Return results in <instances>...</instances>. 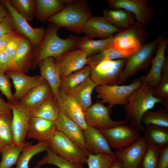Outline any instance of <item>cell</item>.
Wrapping results in <instances>:
<instances>
[{
	"label": "cell",
	"instance_id": "33",
	"mask_svg": "<svg viewBox=\"0 0 168 168\" xmlns=\"http://www.w3.org/2000/svg\"><path fill=\"white\" fill-rule=\"evenodd\" d=\"M91 68L87 65L82 69L61 78L59 90L66 92L72 89L90 77Z\"/></svg>",
	"mask_w": 168,
	"mask_h": 168
},
{
	"label": "cell",
	"instance_id": "15",
	"mask_svg": "<svg viewBox=\"0 0 168 168\" xmlns=\"http://www.w3.org/2000/svg\"><path fill=\"white\" fill-rule=\"evenodd\" d=\"M11 105L14 143L23 146L26 142V134L32 111L18 102Z\"/></svg>",
	"mask_w": 168,
	"mask_h": 168
},
{
	"label": "cell",
	"instance_id": "45",
	"mask_svg": "<svg viewBox=\"0 0 168 168\" xmlns=\"http://www.w3.org/2000/svg\"><path fill=\"white\" fill-rule=\"evenodd\" d=\"M14 21L9 12L0 21V37L15 32Z\"/></svg>",
	"mask_w": 168,
	"mask_h": 168
},
{
	"label": "cell",
	"instance_id": "8",
	"mask_svg": "<svg viewBox=\"0 0 168 168\" xmlns=\"http://www.w3.org/2000/svg\"><path fill=\"white\" fill-rule=\"evenodd\" d=\"M83 111L87 126L98 129L112 128L128 123L126 118L119 121L113 120L110 117L112 112L111 108L105 105L100 100H97Z\"/></svg>",
	"mask_w": 168,
	"mask_h": 168
},
{
	"label": "cell",
	"instance_id": "54",
	"mask_svg": "<svg viewBox=\"0 0 168 168\" xmlns=\"http://www.w3.org/2000/svg\"><path fill=\"white\" fill-rule=\"evenodd\" d=\"M138 168H139V167H138Z\"/></svg>",
	"mask_w": 168,
	"mask_h": 168
},
{
	"label": "cell",
	"instance_id": "31",
	"mask_svg": "<svg viewBox=\"0 0 168 168\" xmlns=\"http://www.w3.org/2000/svg\"><path fill=\"white\" fill-rule=\"evenodd\" d=\"M60 111L57 99L52 94L39 107L32 111L31 116L55 122L58 117Z\"/></svg>",
	"mask_w": 168,
	"mask_h": 168
},
{
	"label": "cell",
	"instance_id": "48",
	"mask_svg": "<svg viewBox=\"0 0 168 168\" xmlns=\"http://www.w3.org/2000/svg\"><path fill=\"white\" fill-rule=\"evenodd\" d=\"M16 32L0 37V51L5 49L9 40Z\"/></svg>",
	"mask_w": 168,
	"mask_h": 168
},
{
	"label": "cell",
	"instance_id": "1",
	"mask_svg": "<svg viewBox=\"0 0 168 168\" xmlns=\"http://www.w3.org/2000/svg\"><path fill=\"white\" fill-rule=\"evenodd\" d=\"M59 29L55 24L49 23L41 42L32 51L31 69L37 68L46 58L53 57L56 59L67 52L79 49L80 38L73 35L66 39L60 38L58 35Z\"/></svg>",
	"mask_w": 168,
	"mask_h": 168
},
{
	"label": "cell",
	"instance_id": "20",
	"mask_svg": "<svg viewBox=\"0 0 168 168\" xmlns=\"http://www.w3.org/2000/svg\"><path fill=\"white\" fill-rule=\"evenodd\" d=\"M12 80L15 91L13 96L17 103L24 97L42 80L40 75L30 76L20 72H7Z\"/></svg>",
	"mask_w": 168,
	"mask_h": 168
},
{
	"label": "cell",
	"instance_id": "42",
	"mask_svg": "<svg viewBox=\"0 0 168 168\" xmlns=\"http://www.w3.org/2000/svg\"><path fill=\"white\" fill-rule=\"evenodd\" d=\"M116 159L115 156L105 153L96 155L89 154L86 164L88 168H109Z\"/></svg>",
	"mask_w": 168,
	"mask_h": 168
},
{
	"label": "cell",
	"instance_id": "23",
	"mask_svg": "<svg viewBox=\"0 0 168 168\" xmlns=\"http://www.w3.org/2000/svg\"><path fill=\"white\" fill-rule=\"evenodd\" d=\"M52 94L50 86L43 78L38 85L18 102L32 111Z\"/></svg>",
	"mask_w": 168,
	"mask_h": 168
},
{
	"label": "cell",
	"instance_id": "18",
	"mask_svg": "<svg viewBox=\"0 0 168 168\" xmlns=\"http://www.w3.org/2000/svg\"><path fill=\"white\" fill-rule=\"evenodd\" d=\"M56 131L55 122L31 116L26 138L36 139L39 142H49L53 138Z\"/></svg>",
	"mask_w": 168,
	"mask_h": 168
},
{
	"label": "cell",
	"instance_id": "19",
	"mask_svg": "<svg viewBox=\"0 0 168 168\" xmlns=\"http://www.w3.org/2000/svg\"><path fill=\"white\" fill-rule=\"evenodd\" d=\"M57 100L60 110L62 113L77 123L83 130L87 128L83 111L72 96L66 92L59 90Z\"/></svg>",
	"mask_w": 168,
	"mask_h": 168
},
{
	"label": "cell",
	"instance_id": "24",
	"mask_svg": "<svg viewBox=\"0 0 168 168\" xmlns=\"http://www.w3.org/2000/svg\"><path fill=\"white\" fill-rule=\"evenodd\" d=\"M40 76L50 86L54 97L57 99L59 90L61 77L56 66L55 59L49 57L44 59L38 65Z\"/></svg>",
	"mask_w": 168,
	"mask_h": 168
},
{
	"label": "cell",
	"instance_id": "29",
	"mask_svg": "<svg viewBox=\"0 0 168 168\" xmlns=\"http://www.w3.org/2000/svg\"><path fill=\"white\" fill-rule=\"evenodd\" d=\"M33 50L30 41L23 37L19 44L15 58V64L18 72L25 73L31 69Z\"/></svg>",
	"mask_w": 168,
	"mask_h": 168
},
{
	"label": "cell",
	"instance_id": "22",
	"mask_svg": "<svg viewBox=\"0 0 168 168\" xmlns=\"http://www.w3.org/2000/svg\"><path fill=\"white\" fill-rule=\"evenodd\" d=\"M83 132L89 154L105 153L114 156V152L112 151L107 139L99 129L88 126Z\"/></svg>",
	"mask_w": 168,
	"mask_h": 168
},
{
	"label": "cell",
	"instance_id": "26",
	"mask_svg": "<svg viewBox=\"0 0 168 168\" xmlns=\"http://www.w3.org/2000/svg\"><path fill=\"white\" fill-rule=\"evenodd\" d=\"M96 86L89 77L78 86L66 92L75 99L84 111L92 104V93Z\"/></svg>",
	"mask_w": 168,
	"mask_h": 168
},
{
	"label": "cell",
	"instance_id": "39",
	"mask_svg": "<svg viewBox=\"0 0 168 168\" xmlns=\"http://www.w3.org/2000/svg\"><path fill=\"white\" fill-rule=\"evenodd\" d=\"M14 9L28 21L35 16L36 0H8Z\"/></svg>",
	"mask_w": 168,
	"mask_h": 168
},
{
	"label": "cell",
	"instance_id": "40",
	"mask_svg": "<svg viewBox=\"0 0 168 168\" xmlns=\"http://www.w3.org/2000/svg\"><path fill=\"white\" fill-rule=\"evenodd\" d=\"M23 37L16 32L11 38L7 45L5 50L8 58L7 72H18L15 64V58L19 44Z\"/></svg>",
	"mask_w": 168,
	"mask_h": 168
},
{
	"label": "cell",
	"instance_id": "55",
	"mask_svg": "<svg viewBox=\"0 0 168 168\" xmlns=\"http://www.w3.org/2000/svg\"></svg>",
	"mask_w": 168,
	"mask_h": 168
},
{
	"label": "cell",
	"instance_id": "51",
	"mask_svg": "<svg viewBox=\"0 0 168 168\" xmlns=\"http://www.w3.org/2000/svg\"><path fill=\"white\" fill-rule=\"evenodd\" d=\"M7 13L8 12L0 3V20L3 19Z\"/></svg>",
	"mask_w": 168,
	"mask_h": 168
},
{
	"label": "cell",
	"instance_id": "7",
	"mask_svg": "<svg viewBox=\"0 0 168 168\" xmlns=\"http://www.w3.org/2000/svg\"><path fill=\"white\" fill-rule=\"evenodd\" d=\"M126 58L102 62L91 68L90 77L96 86L117 85Z\"/></svg>",
	"mask_w": 168,
	"mask_h": 168
},
{
	"label": "cell",
	"instance_id": "16",
	"mask_svg": "<svg viewBox=\"0 0 168 168\" xmlns=\"http://www.w3.org/2000/svg\"><path fill=\"white\" fill-rule=\"evenodd\" d=\"M55 123L57 131L62 132L88 156L83 130L77 123L60 110Z\"/></svg>",
	"mask_w": 168,
	"mask_h": 168
},
{
	"label": "cell",
	"instance_id": "9",
	"mask_svg": "<svg viewBox=\"0 0 168 168\" xmlns=\"http://www.w3.org/2000/svg\"><path fill=\"white\" fill-rule=\"evenodd\" d=\"M48 146L61 157L70 162L84 164L88 156L62 132L56 131Z\"/></svg>",
	"mask_w": 168,
	"mask_h": 168
},
{
	"label": "cell",
	"instance_id": "17",
	"mask_svg": "<svg viewBox=\"0 0 168 168\" xmlns=\"http://www.w3.org/2000/svg\"><path fill=\"white\" fill-rule=\"evenodd\" d=\"M121 30L114 26L103 16H92L86 22L82 32L85 36L93 39H105L112 37Z\"/></svg>",
	"mask_w": 168,
	"mask_h": 168
},
{
	"label": "cell",
	"instance_id": "36",
	"mask_svg": "<svg viewBox=\"0 0 168 168\" xmlns=\"http://www.w3.org/2000/svg\"><path fill=\"white\" fill-rule=\"evenodd\" d=\"M24 145L21 146L14 143L1 148L0 153L2 158L0 168H12L16 164Z\"/></svg>",
	"mask_w": 168,
	"mask_h": 168
},
{
	"label": "cell",
	"instance_id": "10",
	"mask_svg": "<svg viewBox=\"0 0 168 168\" xmlns=\"http://www.w3.org/2000/svg\"><path fill=\"white\" fill-rule=\"evenodd\" d=\"M1 1L12 18L16 31L29 40L33 49H35L40 44L44 36L46 31L44 28L42 26L33 28L26 20L14 9L8 0Z\"/></svg>",
	"mask_w": 168,
	"mask_h": 168
},
{
	"label": "cell",
	"instance_id": "14",
	"mask_svg": "<svg viewBox=\"0 0 168 168\" xmlns=\"http://www.w3.org/2000/svg\"><path fill=\"white\" fill-rule=\"evenodd\" d=\"M54 59L61 78L83 68L87 62L86 54L80 49L69 51Z\"/></svg>",
	"mask_w": 168,
	"mask_h": 168
},
{
	"label": "cell",
	"instance_id": "50",
	"mask_svg": "<svg viewBox=\"0 0 168 168\" xmlns=\"http://www.w3.org/2000/svg\"><path fill=\"white\" fill-rule=\"evenodd\" d=\"M109 168H124L121 161L116 159L111 164Z\"/></svg>",
	"mask_w": 168,
	"mask_h": 168
},
{
	"label": "cell",
	"instance_id": "6",
	"mask_svg": "<svg viewBox=\"0 0 168 168\" xmlns=\"http://www.w3.org/2000/svg\"><path fill=\"white\" fill-rule=\"evenodd\" d=\"M141 77L134 79L127 85H101L96 86L97 97L103 104H108L111 108L116 105H126L132 94L143 83Z\"/></svg>",
	"mask_w": 168,
	"mask_h": 168
},
{
	"label": "cell",
	"instance_id": "4",
	"mask_svg": "<svg viewBox=\"0 0 168 168\" xmlns=\"http://www.w3.org/2000/svg\"><path fill=\"white\" fill-rule=\"evenodd\" d=\"M166 34L164 33L153 41L144 44L138 50L126 58L125 67L119 76L117 85H120L125 83L139 71L149 68L159 42Z\"/></svg>",
	"mask_w": 168,
	"mask_h": 168
},
{
	"label": "cell",
	"instance_id": "43",
	"mask_svg": "<svg viewBox=\"0 0 168 168\" xmlns=\"http://www.w3.org/2000/svg\"><path fill=\"white\" fill-rule=\"evenodd\" d=\"M161 150L148 144L139 165V168H157Z\"/></svg>",
	"mask_w": 168,
	"mask_h": 168
},
{
	"label": "cell",
	"instance_id": "3",
	"mask_svg": "<svg viewBox=\"0 0 168 168\" xmlns=\"http://www.w3.org/2000/svg\"><path fill=\"white\" fill-rule=\"evenodd\" d=\"M92 16L88 4L85 0H72L59 12L50 17L47 21L59 28H63L75 34L82 32L84 25Z\"/></svg>",
	"mask_w": 168,
	"mask_h": 168
},
{
	"label": "cell",
	"instance_id": "44",
	"mask_svg": "<svg viewBox=\"0 0 168 168\" xmlns=\"http://www.w3.org/2000/svg\"><path fill=\"white\" fill-rule=\"evenodd\" d=\"M10 79L7 74L0 72V91L7 98L8 102L14 104L16 102L12 91V84Z\"/></svg>",
	"mask_w": 168,
	"mask_h": 168
},
{
	"label": "cell",
	"instance_id": "49",
	"mask_svg": "<svg viewBox=\"0 0 168 168\" xmlns=\"http://www.w3.org/2000/svg\"><path fill=\"white\" fill-rule=\"evenodd\" d=\"M12 105L6 102L0 96V114L6 111L12 110Z\"/></svg>",
	"mask_w": 168,
	"mask_h": 168
},
{
	"label": "cell",
	"instance_id": "21",
	"mask_svg": "<svg viewBox=\"0 0 168 168\" xmlns=\"http://www.w3.org/2000/svg\"><path fill=\"white\" fill-rule=\"evenodd\" d=\"M168 43V38L164 37L159 42L156 54L153 58L151 68L145 76L141 77L143 82H147L154 87L159 83L166 56L165 52Z\"/></svg>",
	"mask_w": 168,
	"mask_h": 168
},
{
	"label": "cell",
	"instance_id": "11",
	"mask_svg": "<svg viewBox=\"0 0 168 168\" xmlns=\"http://www.w3.org/2000/svg\"><path fill=\"white\" fill-rule=\"evenodd\" d=\"M99 129L106 138L111 148L116 149L130 146L141 136L140 132L127 124Z\"/></svg>",
	"mask_w": 168,
	"mask_h": 168
},
{
	"label": "cell",
	"instance_id": "27",
	"mask_svg": "<svg viewBox=\"0 0 168 168\" xmlns=\"http://www.w3.org/2000/svg\"><path fill=\"white\" fill-rule=\"evenodd\" d=\"M103 17L110 24L119 29L126 28L134 23L135 15L125 10L106 8L103 12Z\"/></svg>",
	"mask_w": 168,
	"mask_h": 168
},
{
	"label": "cell",
	"instance_id": "34",
	"mask_svg": "<svg viewBox=\"0 0 168 168\" xmlns=\"http://www.w3.org/2000/svg\"><path fill=\"white\" fill-rule=\"evenodd\" d=\"M12 118V110L0 114V148L14 143Z\"/></svg>",
	"mask_w": 168,
	"mask_h": 168
},
{
	"label": "cell",
	"instance_id": "46",
	"mask_svg": "<svg viewBox=\"0 0 168 168\" xmlns=\"http://www.w3.org/2000/svg\"><path fill=\"white\" fill-rule=\"evenodd\" d=\"M157 168H168V146L161 150Z\"/></svg>",
	"mask_w": 168,
	"mask_h": 168
},
{
	"label": "cell",
	"instance_id": "52",
	"mask_svg": "<svg viewBox=\"0 0 168 168\" xmlns=\"http://www.w3.org/2000/svg\"><path fill=\"white\" fill-rule=\"evenodd\" d=\"M33 168H40V167L37 166H34Z\"/></svg>",
	"mask_w": 168,
	"mask_h": 168
},
{
	"label": "cell",
	"instance_id": "53",
	"mask_svg": "<svg viewBox=\"0 0 168 168\" xmlns=\"http://www.w3.org/2000/svg\"><path fill=\"white\" fill-rule=\"evenodd\" d=\"M2 20H0V21L2 20Z\"/></svg>",
	"mask_w": 168,
	"mask_h": 168
},
{
	"label": "cell",
	"instance_id": "38",
	"mask_svg": "<svg viewBox=\"0 0 168 168\" xmlns=\"http://www.w3.org/2000/svg\"><path fill=\"white\" fill-rule=\"evenodd\" d=\"M152 95L154 97L161 99L162 105L168 109V58L166 56L162 69L161 79L155 88Z\"/></svg>",
	"mask_w": 168,
	"mask_h": 168
},
{
	"label": "cell",
	"instance_id": "25",
	"mask_svg": "<svg viewBox=\"0 0 168 168\" xmlns=\"http://www.w3.org/2000/svg\"><path fill=\"white\" fill-rule=\"evenodd\" d=\"M72 0H36L35 17L44 23L51 16L61 11Z\"/></svg>",
	"mask_w": 168,
	"mask_h": 168
},
{
	"label": "cell",
	"instance_id": "28",
	"mask_svg": "<svg viewBox=\"0 0 168 168\" xmlns=\"http://www.w3.org/2000/svg\"><path fill=\"white\" fill-rule=\"evenodd\" d=\"M143 133L148 144L160 149L168 146V128L149 124Z\"/></svg>",
	"mask_w": 168,
	"mask_h": 168
},
{
	"label": "cell",
	"instance_id": "5",
	"mask_svg": "<svg viewBox=\"0 0 168 168\" xmlns=\"http://www.w3.org/2000/svg\"><path fill=\"white\" fill-rule=\"evenodd\" d=\"M147 33L143 26L137 22L121 30L114 35L111 47L126 58L138 50L144 44Z\"/></svg>",
	"mask_w": 168,
	"mask_h": 168
},
{
	"label": "cell",
	"instance_id": "37",
	"mask_svg": "<svg viewBox=\"0 0 168 168\" xmlns=\"http://www.w3.org/2000/svg\"><path fill=\"white\" fill-rule=\"evenodd\" d=\"M141 122L145 126L151 124L168 128V109L164 108L147 111L142 115Z\"/></svg>",
	"mask_w": 168,
	"mask_h": 168
},
{
	"label": "cell",
	"instance_id": "30",
	"mask_svg": "<svg viewBox=\"0 0 168 168\" xmlns=\"http://www.w3.org/2000/svg\"><path fill=\"white\" fill-rule=\"evenodd\" d=\"M114 39V35L99 40H94L85 36L80 38L78 47L86 53L88 58L111 47Z\"/></svg>",
	"mask_w": 168,
	"mask_h": 168
},
{
	"label": "cell",
	"instance_id": "47",
	"mask_svg": "<svg viewBox=\"0 0 168 168\" xmlns=\"http://www.w3.org/2000/svg\"><path fill=\"white\" fill-rule=\"evenodd\" d=\"M8 58L5 50L0 51V72L6 73L8 68Z\"/></svg>",
	"mask_w": 168,
	"mask_h": 168
},
{
	"label": "cell",
	"instance_id": "2",
	"mask_svg": "<svg viewBox=\"0 0 168 168\" xmlns=\"http://www.w3.org/2000/svg\"><path fill=\"white\" fill-rule=\"evenodd\" d=\"M155 87L147 82H143L134 91L129 99L124 110L128 125L131 128L139 132H143L145 128L141 119L143 114L154 107L157 103L162 104V101L154 97L153 93Z\"/></svg>",
	"mask_w": 168,
	"mask_h": 168
},
{
	"label": "cell",
	"instance_id": "13",
	"mask_svg": "<svg viewBox=\"0 0 168 168\" xmlns=\"http://www.w3.org/2000/svg\"><path fill=\"white\" fill-rule=\"evenodd\" d=\"M148 146L143 136H141L130 146L116 149L114 156L120 160L124 168H138Z\"/></svg>",
	"mask_w": 168,
	"mask_h": 168
},
{
	"label": "cell",
	"instance_id": "12",
	"mask_svg": "<svg viewBox=\"0 0 168 168\" xmlns=\"http://www.w3.org/2000/svg\"><path fill=\"white\" fill-rule=\"evenodd\" d=\"M111 9H122L133 13L137 22L144 26L152 20L154 12L148 4L147 0H107Z\"/></svg>",
	"mask_w": 168,
	"mask_h": 168
},
{
	"label": "cell",
	"instance_id": "35",
	"mask_svg": "<svg viewBox=\"0 0 168 168\" xmlns=\"http://www.w3.org/2000/svg\"><path fill=\"white\" fill-rule=\"evenodd\" d=\"M47 154L39 160L36 166L40 167L44 164H51L59 168H84L83 164H77L70 162L58 155L48 146Z\"/></svg>",
	"mask_w": 168,
	"mask_h": 168
},
{
	"label": "cell",
	"instance_id": "41",
	"mask_svg": "<svg viewBox=\"0 0 168 168\" xmlns=\"http://www.w3.org/2000/svg\"><path fill=\"white\" fill-rule=\"evenodd\" d=\"M125 58V57L121 53L110 47L93 56L87 58V65L92 68L104 61Z\"/></svg>",
	"mask_w": 168,
	"mask_h": 168
},
{
	"label": "cell",
	"instance_id": "32",
	"mask_svg": "<svg viewBox=\"0 0 168 168\" xmlns=\"http://www.w3.org/2000/svg\"><path fill=\"white\" fill-rule=\"evenodd\" d=\"M32 142H26L21 152L16 164V168H30L29 162L35 155L46 151L48 147V142H38L35 145Z\"/></svg>",
	"mask_w": 168,
	"mask_h": 168
}]
</instances>
